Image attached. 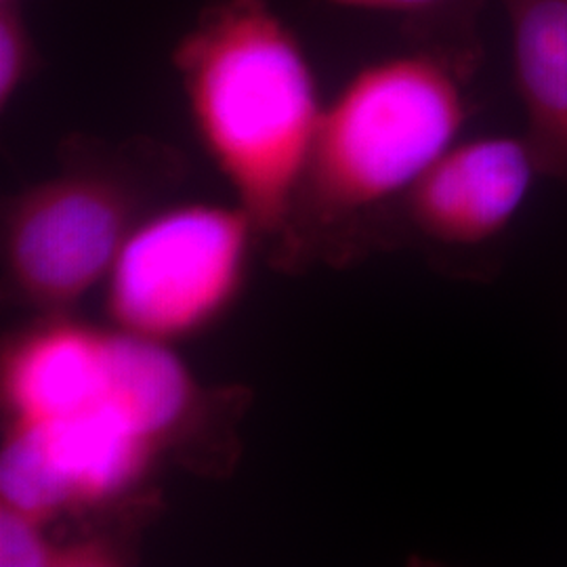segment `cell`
<instances>
[{"instance_id":"30bf717a","label":"cell","mask_w":567,"mask_h":567,"mask_svg":"<svg viewBox=\"0 0 567 567\" xmlns=\"http://www.w3.org/2000/svg\"><path fill=\"white\" fill-rule=\"evenodd\" d=\"M328 4L385 13L405 21L423 44L454 47L465 51H477L475 20L489 0H324Z\"/></svg>"},{"instance_id":"9c48e42d","label":"cell","mask_w":567,"mask_h":567,"mask_svg":"<svg viewBox=\"0 0 567 567\" xmlns=\"http://www.w3.org/2000/svg\"><path fill=\"white\" fill-rule=\"evenodd\" d=\"M53 524L0 508V566L116 567L122 548L102 536H60Z\"/></svg>"},{"instance_id":"6da1fadb","label":"cell","mask_w":567,"mask_h":567,"mask_svg":"<svg viewBox=\"0 0 567 567\" xmlns=\"http://www.w3.org/2000/svg\"><path fill=\"white\" fill-rule=\"evenodd\" d=\"M194 131L259 234L290 224L326 103L269 0H213L173 49Z\"/></svg>"},{"instance_id":"8992f818","label":"cell","mask_w":567,"mask_h":567,"mask_svg":"<svg viewBox=\"0 0 567 567\" xmlns=\"http://www.w3.org/2000/svg\"><path fill=\"white\" fill-rule=\"evenodd\" d=\"M540 177L524 135L458 140L395 206L419 240L471 252L505 240Z\"/></svg>"},{"instance_id":"52a82bcc","label":"cell","mask_w":567,"mask_h":567,"mask_svg":"<svg viewBox=\"0 0 567 567\" xmlns=\"http://www.w3.org/2000/svg\"><path fill=\"white\" fill-rule=\"evenodd\" d=\"M114 328L72 313H41L0 353L4 423H39L97 400L107 385Z\"/></svg>"},{"instance_id":"277c9868","label":"cell","mask_w":567,"mask_h":567,"mask_svg":"<svg viewBox=\"0 0 567 567\" xmlns=\"http://www.w3.org/2000/svg\"><path fill=\"white\" fill-rule=\"evenodd\" d=\"M255 221L236 203H179L143 215L103 282L107 324L175 347L238 301Z\"/></svg>"},{"instance_id":"3957f363","label":"cell","mask_w":567,"mask_h":567,"mask_svg":"<svg viewBox=\"0 0 567 567\" xmlns=\"http://www.w3.org/2000/svg\"><path fill=\"white\" fill-rule=\"evenodd\" d=\"M145 189L121 152L72 150L58 173L4 206L2 267L9 290L41 313H70L103 286Z\"/></svg>"},{"instance_id":"ba28073f","label":"cell","mask_w":567,"mask_h":567,"mask_svg":"<svg viewBox=\"0 0 567 567\" xmlns=\"http://www.w3.org/2000/svg\"><path fill=\"white\" fill-rule=\"evenodd\" d=\"M524 137L540 175L567 185V0H501Z\"/></svg>"},{"instance_id":"7c38bea8","label":"cell","mask_w":567,"mask_h":567,"mask_svg":"<svg viewBox=\"0 0 567 567\" xmlns=\"http://www.w3.org/2000/svg\"><path fill=\"white\" fill-rule=\"evenodd\" d=\"M0 2H23V0H0Z\"/></svg>"},{"instance_id":"8fae6325","label":"cell","mask_w":567,"mask_h":567,"mask_svg":"<svg viewBox=\"0 0 567 567\" xmlns=\"http://www.w3.org/2000/svg\"><path fill=\"white\" fill-rule=\"evenodd\" d=\"M41 68V49L23 2H0V110L16 102Z\"/></svg>"},{"instance_id":"7a4b0ae2","label":"cell","mask_w":567,"mask_h":567,"mask_svg":"<svg viewBox=\"0 0 567 567\" xmlns=\"http://www.w3.org/2000/svg\"><path fill=\"white\" fill-rule=\"evenodd\" d=\"M477 60L423 44L362 65L324 105L297 208L337 224L400 203L461 140Z\"/></svg>"},{"instance_id":"5b68a950","label":"cell","mask_w":567,"mask_h":567,"mask_svg":"<svg viewBox=\"0 0 567 567\" xmlns=\"http://www.w3.org/2000/svg\"><path fill=\"white\" fill-rule=\"evenodd\" d=\"M168 447L112 395L58 419L4 423L0 508L42 524L118 505L140 492Z\"/></svg>"}]
</instances>
